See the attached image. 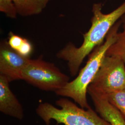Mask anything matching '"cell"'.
I'll return each instance as SVG.
<instances>
[{"label": "cell", "mask_w": 125, "mask_h": 125, "mask_svg": "<svg viewBox=\"0 0 125 125\" xmlns=\"http://www.w3.org/2000/svg\"><path fill=\"white\" fill-rule=\"evenodd\" d=\"M101 3H95L92 8L91 25L83 35V41L79 47L69 42L57 54V58L67 62L70 74L78 73L85 58L95 48L103 44L113 27L125 13V1L111 12L104 13Z\"/></svg>", "instance_id": "cell-1"}, {"label": "cell", "mask_w": 125, "mask_h": 125, "mask_svg": "<svg viewBox=\"0 0 125 125\" xmlns=\"http://www.w3.org/2000/svg\"><path fill=\"white\" fill-rule=\"evenodd\" d=\"M121 23L120 21L115 24L103 44L89 54L88 61L76 78L55 92L57 95L72 99L80 107L85 109L90 107L87 98L88 87L101 67L107 50L116 40Z\"/></svg>", "instance_id": "cell-2"}, {"label": "cell", "mask_w": 125, "mask_h": 125, "mask_svg": "<svg viewBox=\"0 0 125 125\" xmlns=\"http://www.w3.org/2000/svg\"><path fill=\"white\" fill-rule=\"evenodd\" d=\"M55 103L58 107L45 102L36 108V114L46 125L52 120L63 125H111L91 107H79L66 97L58 99Z\"/></svg>", "instance_id": "cell-3"}, {"label": "cell", "mask_w": 125, "mask_h": 125, "mask_svg": "<svg viewBox=\"0 0 125 125\" xmlns=\"http://www.w3.org/2000/svg\"><path fill=\"white\" fill-rule=\"evenodd\" d=\"M22 80L42 90L55 93L70 81L54 63L42 58L29 60L23 70Z\"/></svg>", "instance_id": "cell-4"}, {"label": "cell", "mask_w": 125, "mask_h": 125, "mask_svg": "<svg viewBox=\"0 0 125 125\" xmlns=\"http://www.w3.org/2000/svg\"><path fill=\"white\" fill-rule=\"evenodd\" d=\"M125 88V63L115 56H106L88 90L106 95Z\"/></svg>", "instance_id": "cell-5"}, {"label": "cell", "mask_w": 125, "mask_h": 125, "mask_svg": "<svg viewBox=\"0 0 125 125\" xmlns=\"http://www.w3.org/2000/svg\"><path fill=\"white\" fill-rule=\"evenodd\" d=\"M30 58L24 57L13 49L8 41L0 44V75L10 82L22 80V73Z\"/></svg>", "instance_id": "cell-6"}, {"label": "cell", "mask_w": 125, "mask_h": 125, "mask_svg": "<svg viewBox=\"0 0 125 125\" xmlns=\"http://www.w3.org/2000/svg\"><path fill=\"white\" fill-rule=\"evenodd\" d=\"M9 79L0 75V111L21 120L24 117L22 106L10 89Z\"/></svg>", "instance_id": "cell-7"}, {"label": "cell", "mask_w": 125, "mask_h": 125, "mask_svg": "<svg viewBox=\"0 0 125 125\" xmlns=\"http://www.w3.org/2000/svg\"><path fill=\"white\" fill-rule=\"evenodd\" d=\"M95 110L111 125H125V118L115 107L108 102L106 97L93 91L88 90Z\"/></svg>", "instance_id": "cell-8"}, {"label": "cell", "mask_w": 125, "mask_h": 125, "mask_svg": "<svg viewBox=\"0 0 125 125\" xmlns=\"http://www.w3.org/2000/svg\"><path fill=\"white\" fill-rule=\"evenodd\" d=\"M52 0H13L18 14L24 17L39 14Z\"/></svg>", "instance_id": "cell-9"}, {"label": "cell", "mask_w": 125, "mask_h": 125, "mask_svg": "<svg viewBox=\"0 0 125 125\" xmlns=\"http://www.w3.org/2000/svg\"><path fill=\"white\" fill-rule=\"evenodd\" d=\"M106 55L120 58L125 63V24L122 31L118 33L116 40L107 50Z\"/></svg>", "instance_id": "cell-10"}, {"label": "cell", "mask_w": 125, "mask_h": 125, "mask_svg": "<svg viewBox=\"0 0 125 125\" xmlns=\"http://www.w3.org/2000/svg\"><path fill=\"white\" fill-rule=\"evenodd\" d=\"M105 96L108 102L115 107L125 118V88Z\"/></svg>", "instance_id": "cell-11"}, {"label": "cell", "mask_w": 125, "mask_h": 125, "mask_svg": "<svg viewBox=\"0 0 125 125\" xmlns=\"http://www.w3.org/2000/svg\"><path fill=\"white\" fill-rule=\"evenodd\" d=\"M0 11L11 19L16 18L18 14L13 0H0Z\"/></svg>", "instance_id": "cell-12"}, {"label": "cell", "mask_w": 125, "mask_h": 125, "mask_svg": "<svg viewBox=\"0 0 125 125\" xmlns=\"http://www.w3.org/2000/svg\"><path fill=\"white\" fill-rule=\"evenodd\" d=\"M26 39L10 31L8 42L9 46L17 52L22 45Z\"/></svg>", "instance_id": "cell-13"}, {"label": "cell", "mask_w": 125, "mask_h": 125, "mask_svg": "<svg viewBox=\"0 0 125 125\" xmlns=\"http://www.w3.org/2000/svg\"><path fill=\"white\" fill-rule=\"evenodd\" d=\"M120 21L121 22V23H123V24H125V13L121 17Z\"/></svg>", "instance_id": "cell-14"}]
</instances>
